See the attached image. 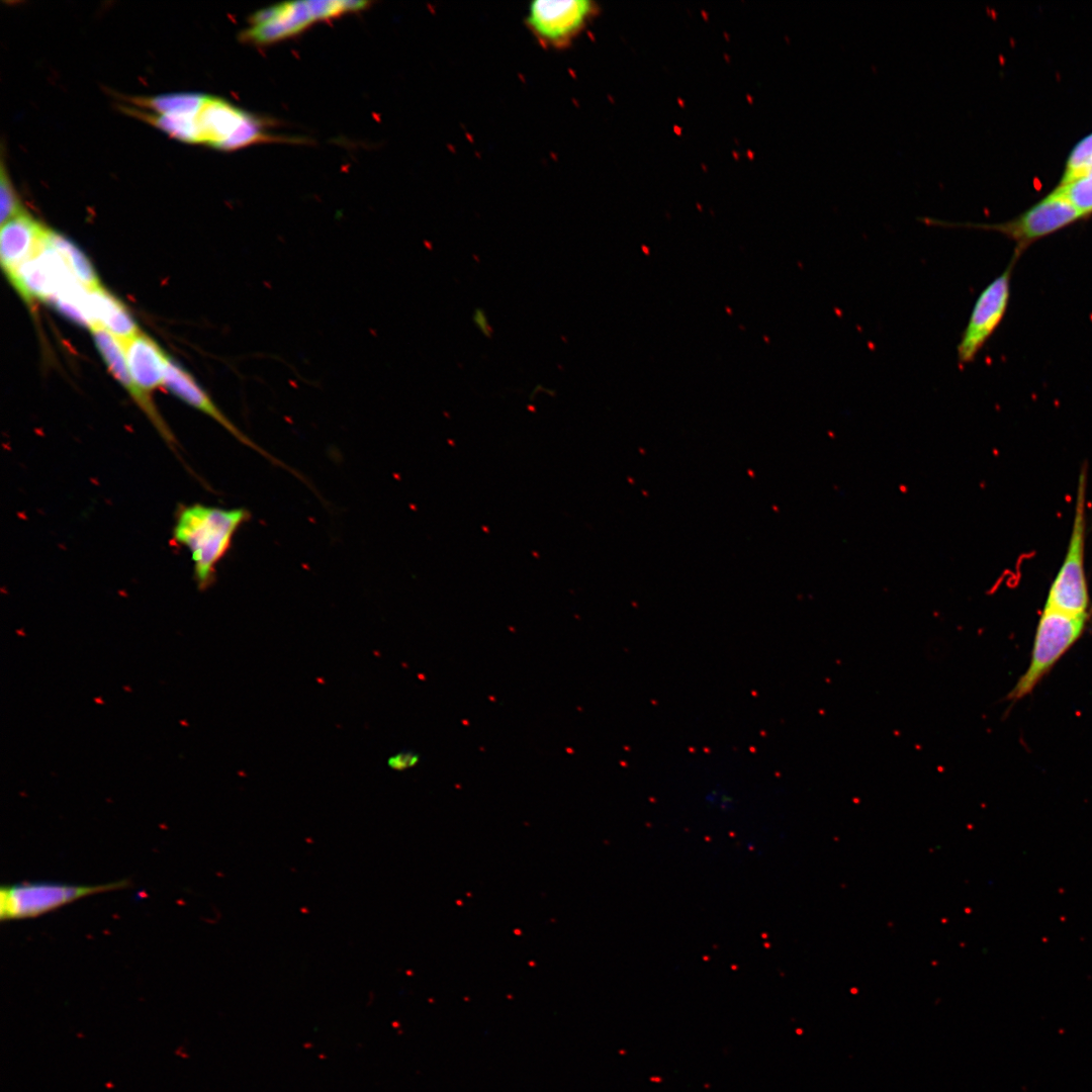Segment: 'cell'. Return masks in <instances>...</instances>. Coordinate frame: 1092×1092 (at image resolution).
Returning <instances> with one entry per match:
<instances>
[{"label":"cell","instance_id":"1","mask_svg":"<svg viewBox=\"0 0 1092 1092\" xmlns=\"http://www.w3.org/2000/svg\"><path fill=\"white\" fill-rule=\"evenodd\" d=\"M250 519L244 509H221L201 504L179 511L173 529L176 542L191 555L194 578L200 589L213 581L215 569L228 553L240 527Z\"/></svg>","mask_w":1092,"mask_h":1092},{"label":"cell","instance_id":"2","mask_svg":"<svg viewBox=\"0 0 1092 1092\" xmlns=\"http://www.w3.org/2000/svg\"><path fill=\"white\" fill-rule=\"evenodd\" d=\"M1082 219L1074 206L1053 189L1017 216L1002 222H951L929 217H923L921 221L945 228L997 232L1014 243L1013 256L1020 259L1032 244Z\"/></svg>","mask_w":1092,"mask_h":1092},{"label":"cell","instance_id":"3","mask_svg":"<svg viewBox=\"0 0 1092 1092\" xmlns=\"http://www.w3.org/2000/svg\"><path fill=\"white\" fill-rule=\"evenodd\" d=\"M1086 469L1079 475L1072 530L1064 560L1048 593L1045 608L1086 616L1089 606L1085 572Z\"/></svg>","mask_w":1092,"mask_h":1092},{"label":"cell","instance_id":"4","mask_svg":"<svg viewBox=\"0 0 1092 1092\" xmlns=\"http://www.w3.org/2000/svg\"><path fill=\"white\" fill-rule=\"evenodd\" d=\"M1085 624L1086 616H1073L1044 607L1036 626L1029 664L1006 700L1016 702L1030 694L1080 638Z\"/></svg>","mask_w":1092,"mask_h":1092},{"label":"cell","instance_id":"5","mask_svg":"<svg viewBox=\"0 0 1092 1092\" xmlns=\"http://www.w3.org/2000/svg\"><path fill=\"white\" fill-rule=\"evenodd\" d=\"M365 1H296L258 11L243 33L245 40L268 43L293 35L312 22L362 9Z\"/></svg>","mask_w":1092,"mask_h":1092},{"label":"cell","instance_id":"6","mask_svg":"<svg viewBox=\"0 0 1092 1092\" xmlns=\"http://www.w3.org/2000/svg\"><path fill=\"white\" fill-rule=\"evenodd\" d=\"M600 9L593 0H538L528 6L525 25L543 48L565 50L597 18Z\"/></svg>","mask_w":1092,"mask_h":1092},{"label":"cell","instance_id":"7","mask_svg":"<svg viewBox=\"0 0 1092 1092\" xmlns=\"http://www.w3.org/2000/svg\"><path fill=\"white\" fill-rule=\"evenodd\" d=\"M127 881L83 886L55 882H22L0 889V918L4 920L42 915L82 897L117 890Z\"/></svg>","mask_w":1092,"mask_h":1092},{"label":"cell","instance_id":"8","mask_svg":"<svg viewBox=\"0 0 1092 1092\" xmlns=\"http://www.w3.org/2000/svg\"><path fill=\"white\" fill-rule=\"evenodd\" d=\"M1018 260L1012 255L1005 270L976 299L957 346V359L961 367L975 360L1003 321L1010 301L1012 273Z\"/></svg>","mask_w":1092,"mask_h":1092},{"label":"cell","instance_id":"9","mask_svg":"<svg viewBox=\"0 0 1092 1092\" xmlns=\"http://www.w3.org/2000/svg\"><path fill=\"white\" fill-rule=\"evenodd\" d=\"M197 121L201 143L220 150H236L268 138L259 119L217 97L207 96Z\"/></svg>","mask_w":1092,"mask_h":1092},{"label":"cell","instance_id":"10","mask_svg":"<svg viewBox=\"0 0 1092 1092\" xmlns=\"http://www.w3.org/2000/svg\"><path fill=\"white\" fill-rule=\"evenodd\" d=\"M163 385L187 404L213 419L241 443L270 459L275 464L284 466L283 463L275 459L239 430L218 408L209 394L196 382L192 375L169 356L166 357Z\"/></svg>","mask_w":1092,"mask_h":1092},{"label":"cell","instance_id":"11","mask_svg":"<svg viewBox=\"0 0 1092 1092\" xmlns=\"http://www.w3.org/2000/svg\"><path fill=\"white\" fill-rule=\"evenodd\" d=\"M47 230L26 211L1 224L0 259L7 276L39 252Z\"/></svg>","mask_w":1092,"mask_h":1092},{"label":"cell","instance_id":"12","mask_svg":"<svg viewBox=\"0 0 1092 1092\" xmlns=\"http://www.w3.org/2000/svg\"><path fill=\"white\" fill-rule=\"evenodd\" d=\"M91 333L94 343L112 375L145 412L162 437L168 443L174 444L175 438L156 410L153 401L145 399L136 390L127 368L122 341L98 326H94Z\"/></svg>","mask_w":1092,"mask_h":1092},{"label":"cell","instance_id":"13","mask_svg":"<svg viewBox=\"0 0 1092 1092\" xmlns=\"http://www.w3.org/2000/svg\"><path fill=\"white\" fill-rule=\"evenodd\" d=\"M122 343L132 382L140 394L152 401L151 392L163 385L167 355L152 338L142 332Z\"/></svg>","mask_w":1092,"mask_h":1092},{"label":"cell","instance_id":"14","mask_svg":"<svg viewBox=\"0 0 1092 1092\" xmlns=\"http://www.w3.org/2000/svg\"><path fill=\"white\" fill-rule=\"evenodd\" d=\"M86 305L94 326L103 328L121 341L140 333L126 306L102 286L87 290Z\"/></svg>","mask_w":1092,"mask_h":1092},{"label":"cell","instance_id":"15","mask_svg":"<svg viewBox=\"0 0 1092 1092\" xmlns=\"http://www.w3.org/2000/svg\"><path fill=\"white\" fill-rule=\"evenodd\" d=\"M46 242L64 258L75 278L86 288L100 286L98 276L87 256L70 240L50 229Z\"/></svg>","mask_w":1092,"mask_h":1092},{"label":"cell","instance_id":"16","mask_svg":"<svg viewBox=\"0 0 1092 1092\" xmlns=\"http://www.w3.org/2000/svg\"><path fill=\"white\" fill-rule=\"evenodd\" d=\"M207 96L198 93H171L155 97L135 98L134 102L158 114L196 116Z\"/></svg>","mask_w":1092,"mask_h":1092},{"label":"cell","instance_id":"17","mask_svg":"<svg viewBox=\"0 0 1092 1092\" xmlns=\"http://www.w3.org/2000/svg\"><path fill=\"white\" fill-rule=\"evenodd\" d=\"M142 118L168 133L171 138L186 143H201V133L196 116L167 114H142Z\"/></svg>","mask_w":1092,"mask_h":1092},{"label":"cell","instance_id":"18","mask_svg":"<svg viewBox=\"0 0 1092 1092\" xmlns=\"http://www.w3.org/2000/svg\"><path fill=\"white\" fill-rule=\"evenodd\" d=\"M1074 208L1088 218L1092 215V172L1066 183H1059L1055 188Z\"/></svg>","mask_w":1092,"mask_h":1092},{"label":"cell","instance_id":"19","mask_svg":"<svg viewBox=\"0 0 1092 1092\" xmlns=\"http://www.w3.org/2000/svg\"><path fill=\"white\" fill-rule=\"evenodd\" d=\"M24 211L16 196V193L12 187L9 178L6 175L5 168H1V182H0V218L1 224H4L9 219L18 215Z\"/></svg>","mask_w":1092,"mask_h":1092},{"label":"cell","instance_id":"20","mask_svg":"<svg viewBox=\"0 0 1092 1092\" xmlns=\"http://www.w3.org/2000/svg\"><path fill=\"white\" fill-rule=\"evenodd\" d=\"M705 803L711 808L728 813L735 808V799L727 790L714 787L704 797Z\"/></svg>","mask_w":1092,"mask_h":1092},{"label":"cell","instance_id":"21","mask_svg":"<svg viewBox=\"0 0 1092 1092\" xmlns=\"http://www.w3.org/2000/svg\"><path fill=\"white\" fill-rule=\"evenodd\" d=\"M421 759V755L411 749H403L395 752L387 759V765L390 769L396 771H403L415 767Z\"/></svg>","mask_w":1092,"mask_h":1092},{"label":"cell","instance_id":"22","mask_svg":"<svg viewBox=\"0 0 1092 1092\" xmlns=\"http://www.w3.org/2000/svg\"><path fill=\"white\" fill-rule=\"evenodd\" d=\"M1092 172V171H1091Z\"/></svg>","mask_w":1092,"mask_h":1092}]
</instances>
